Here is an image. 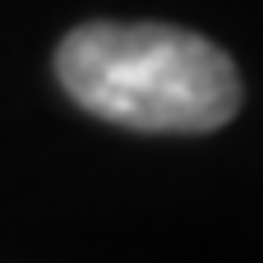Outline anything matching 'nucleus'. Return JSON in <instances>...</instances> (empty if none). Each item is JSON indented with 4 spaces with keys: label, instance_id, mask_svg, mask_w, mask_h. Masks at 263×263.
<instances>
[{
    "label": "nucleus",
    "instance_id": "1",
    "mask_svg": "<svg viewBox=\"0 0 263 263\" xmlns=\"http://www.w3.org/2000/svg\"><path fill=\"white\" fill-rule=\"evenodd\" d=\"M65 92L125 129L213 134L240 111L231 55L171 23H83L55 46Z\"/></svg>",
    "mask_w": 263,
    "mask_h": 263
}]
</instances>
